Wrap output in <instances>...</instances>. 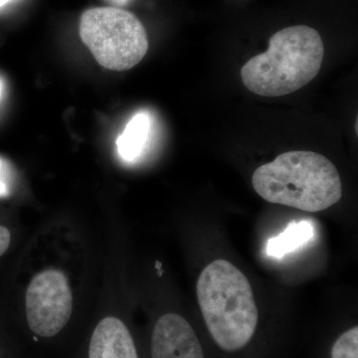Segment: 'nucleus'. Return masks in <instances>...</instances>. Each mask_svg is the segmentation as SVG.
Masks as SVG:
<instances>
[{"instance_id":"f03ea898","label":"nucleus","mask_w":358,"mask_h":358,"mask_svg":"<svg viewBox=\"0 0 358 358\" xmlns=\"http://www.w3.org/2000/svg\"><path fill=\"white\" fill-rule=\"evenodd\" d=\"M197 299L207 329L219 348L237 352L255 334L259 313L246 275L226 260L203 268L196 285Z\"/></svg>"},{"instance_id":"20e7f679","label":"nucleus","mask_w":358,"mask_h":358,"mask_svg":"<svg viewBox=\"0 0 358 358\" xmlns=\"http://www.w3.org/2000/svg\"><path fill=\"white\" fill-rule=\"evenodd\" d=\"M79 32L96 62L108 70L131 69L148 50V34L143 23L124 9H88L82 14Z\"/></svg>"},{"instance_id":"423d86ee","label":"nucleus","mask_w":358,"mask_h":358,"mask_svg":"<svg viewBox=\"0 0 358 358\" xmlns=\"http://www.w3.org/2000/svg\"><path fill=\"white\" fill-rule=\"evenodd\" d=\"M152 358H204V353L189 322L176 313H166L152 331Z\"/></svg>"},{"instance_id":"39448f33","label":"nucleus","mask_w":358,"mask_h":358,"mask_svg":"<svg viewBox=\"0 0 358 358\" xmlns=\"http://www.w3.org/2000/svg\"><path fill=\"white\" fill-rule=\"evenodd\" d=\"M26 317L32 333L52 338L69 322L73 294L64 273L54 268L33 278L25 294Z\"/></svg>"},{"instance_id":"f8f14e48","label":"nucleus","mask_w":358,"mask_h":358,"mask_svg":"<svg viewBox=\"0 0 358 358\" xmlns=\"http://www.w3.org/2000/svg\"><path fill=\"white\" fill-rule=\"evenodd\" d=\"M11 235L4 226H0V257L3 255L10 245Z\"/></svg>"},{"instance_id":"4468645a","label":"nucleus","mask_w":358,"mask_h":358,"mask_svg":"<svg viewBox=\"0 0 358 358\" xmlns=\"http://www.w3.org/2000/svg\"><path fill=\"white\" fill-rule=\"evenodd\" d=\"M10 1V0H0V7L3 6L4 4H6L7 2Z\"/></svg>"},{"instance_id":"1a4fd4ad","label":"nucleus","mask_w":358,"mask_h":358,"mask_svg":"<svg viewBox=\"0 0 358 358\" xmlns=\"http://www.w3.org/2000/svg\"><path fill=\"white\" fill-rule=\"evenodd\" d=\"M315 237V227L310 221H293L277 236L268 239L266 253L268 257L281 259L293 253Z\"/></svg>"},{"instance_id":"9d476101","label":"nucleus","mask_w":358,"mask_h":358,"mask_svg":"<svg viewBox=\"0 0 358 358\" xmlns=\"http://www.w3.org/2000/svg\"><path fill=\"white\" fill-rule=\"evenodd\" d=\"M331 358H358V327L341 334L334 343Z\"/></svg>"},{"instance_id":"9b49d317","label":"nucleus","mask_w":358,"mask_h":358,"mask_svg":"<svg viewBox=\"0 0 358 358\" xmlns=\"http://www.w3.org/2000/svg\"><path fill=\"white\" fill-rule=\"evenodd\" d=\"M11 173L8 164L0 159V197L8 196L10 193Z\"/></svg>"},{"instance_id":"6e6552de","label":"nucleus","mask_w":358,"mask_h":358,"mask_svg":"<svg viewBox=\"0 0 358 358\" xmlns=\"http://www.w3.org/2000/svg\"><path fill=\"white\" fill-rule=\"evenodd\" d=\"M150 129L147 113H138L128 122L117 140V154L124 162L133 164L140 159L150 140Z\"/></svg>"},{"instance_id":"7ed1b4c3","label":"nucleus","mask_w":358,"mask_h":358,"mask_svg":"<svg viewBox=\"0 0 358 358\" xmlns=\"http://www.w3.org/2000/svg\"><path fill=\"white\" fill-rule=\"evenodd\" d=\"M324 53V42L317 30L306 25L285 28L271 37L265 53L242 67V81L259 96L289 95L317 77Z\"/></svg>"},{"instance_id":"ddd939ff","label":"nucleus","mask_w":358,"mask_h":358,"mask_svg":"<svg viewBox=\"0 0 358 358\" xmlns=\"http://www.w3.org/2000/svg\"><path fill=\"white\" fill-rule=\"evenodd\" d=\"M113 1H114L115 3L117 4H124L127 3V2L129 1V0H113Z\"/></svg>"},{"instance_id":"f257e3e1","label":"nucleus","mask_w":358,"mask_h":358,"mask_svg":"<svg viewBox=\"0 0 358 358\" xmlns=\"http://www.w3.org/2000/svg\"><path fill=\"white\" fill-rule=\"evenodd\" d=\"M252 185L270 203L310 213L334 206L343 195L336 166L324 155L308 150L287 152L259 166Z\"/></svg>"},{"instance_id":"2eb2a0df","label":"nucleus","mask_w":358,"mask_h":358,"mask_svg":"<svg viewBox=\"0 0 358 358\" xmlns=\"http://www.w3.org/2000/svg\"><path fill=\"white\" fill-rule=\"evenodd\" d=\"M1 93H2V84H1V82H0V96H1Z\"/></svg>"},{"instance_id":"0eeeda50","label":"nucleus","mask_w":358,"mask_h":358,"mask_svg":"<svg viewBox=\"0 0 358 358\" xmlns=\"http://www.w3.org/2000/svg\"><path fill=\"white\" fill-rule=\"evenodd\" d=\"M89 358H138L128 327L117 317L99 322L92 336Z\"/></svg>"}]
</instances>
